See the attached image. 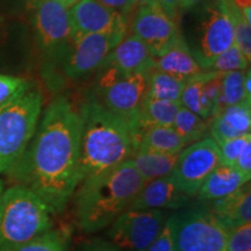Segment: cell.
Segmentation results:
<instances>
[{
	"label": "cell",
	"instance_id": "cell-1",
	"mask_svg": "<svg viewBox=\"0 0 251 251\" xmlns=\"http://www.w3.org/2000/svg\"><path fill=\"white\" fill-rule=\"evenodd\" d=\"M79 108L65 97L47 106L24 155L8 172L13 184L29 188L54 215L67 208L77 187Z\"/></svg>",
	"mask_w": 251,
	"mask_h": 251
},
{
	"label": "cell",
	"instance_id": "cell-2",
	"mask_svg": "<svg viewBox=\"0 0 251 251\" xmlns=\"http://www.w3.org/2000/svg\"><path fill=\"white\" fill-rule=\"evenodd\" d=\"M81 128L77 186L81 181L112 170L133 157L136 126L90 98L79 108Z\"/></svg>",
	"mask_w": 251,
	"mask_h": 251
},
{
	"label": "cell",
	"instance_id": "cell-3",
	"mask_svg": "<svg viewBox=\"0 0 251 251\" xmlns=\"http://www.w3.org/2000/svg\"><path fill=\"white\" fill-rule=\"evenodd\" d=\"M144 184L131 159L81 181L74 193L77 226L85 234L109 227L127 211Z\"/></svg>",
	"mask_w": 251,
	"mask_h": 251
},
{
	"label": "cell",
	"instance_id": "cell-4",
	"mask_svg": "<svg viewBox=\"0 0 251 251\" xmlns=\"http://www.w3.org/2000/svg\"><path fill=\"white\" fill-rule=\"evenodd\" d=\"M52 213L29 188L13 184L0 196V251L21 246L52 229Z\"/></svg>",
	"mask_w": 251,
	"mask_h": 251
},
{
	"label": "cell",
	"instance_id": "cell-5",
	"mask_svg": "<svg viewBox=\"0 0 251 251\" xmlns=\"http://www.w3.org/2000/svg\"><path fill=\"white\" fill-rule=\"evenodd\" d=\"M43 97L29 87L0 105V174H8L33 139L42 113Z\"/></svg>",
	"mask_w": 251,
	"mask_h": 251
},
{
	"label": "cell",
	"instance_id": "cell-6",
	"mask_svg": "<svg viewBox=\"0 0 251 251\" xmlns=\"http://www.w3.org/2000/svg\"><path fill=\"white\" fill-rule=\"evenodd\" d=\"M100 76L96 98L106 108L127 119L136 126L137 112L146 98L148 87V74L151 70L136 71L124 75L114 68ZM137 128V126H136Z\"/></svg>",
	"mask_w": 251,
	"mask_h": 251
},
{
	"label": "cell",
	"instance_id": "cell-7",
	"mask_svg": "<svg viewBox=\"0 0 251 251\" xmlns=\"http://www.w3.org/2000/svg\"><path fill=\"white\" fill-rule=\"evenodd\" d=\"M228 234L206 207L175 214L176 251H225Z\"/></svg>",
	"mask_w": 251,
	"mask_h": 251
},
{
	"label": "cell",
	"instance_id": "cell-8",
	"mask_svg": "<svg viewBox=\"0 0 251 251\" xmlns=\"http://www.w3.org/2000/svg\"><path fill=\"white\" fill-rule=\"evenodd\" d=\"M163 209H133L118 216L109 226L107 237L122 251H146L168 220Z\"/></svg>",
	"mask_w": 251,
	"mask_h": 251
},
{
	"label": "cell",
	"instance_id": "cell-9",
	"mask_svg": "<svg viewBox=\"0 0 251 251\" xmlns=\"http://www.w3.org/2000/svg\"><path fill=\"white\" fill-rule=\"evenodd\" d=\"M127 27L105 33L72 36L63 62L67 76L76 79L101 67L109 52L127 35Z\"/></svg>",
	"mask_w": 251,
	"mask_h": 251
},
{
	"label": "cell",
	"instance_id": "cell-10",
	"mask_svg": "<svg viewBox=\"0 0 251 251\" xmlns=\"http://www.w3.org/2000/svg\"><path fill=\"white\" fill-rule=\"evenodd\" d=\"M234 43V28L226 0H214L203 8L193 55L203 70Z\"/></svg>",
	"mask_w": 251,
	"mask_h": 251
},
{
	"label": "cell",
	"instance_id": "cell-11",
	"mask_svg": "<svg viewBox=\"0 0 251 251\" xmlns=\"http://www.w3.org/2000/svg\"><path fill=\"white\" fill-rule=\"evenodd\" d=\"M219 164L218 144L211 136H207L181 150L170 176L178 188L192 198Z\"/></svg>",
	"mask_w": 251,
	"mask_h": 251
},
{
	"label": "cell",
	"instance_id": "cell-12",
	"mask_svg": "<svg viewBox=\"0 0 251 251\" xmlns=\"http://www.w3.org/2000/svg\"><path fill=\"white\" fill-rule=\"evenodd\" d=\"M34 28L41 50L47 55H65L72 39L69 8L57 0H43L34 9Z\"/></svg>",
	"mask_w": 251,
	"mask_h": 251
},
{
	"label": "cell",
	"instance_id": "cell-13",
	"mask_svg": "<svg viewBox=\"0 0 251 251\" xmlns=\"http://www.w3.org/2000/svg\"><path fill=\"white\" fill-rule=\"evenodd\" d=\"M130 29L131 34L148 47L153 58L158 57L181 35L178 21L169 17L156 1L137 8Z\"/></svg>",
	"mask_w": 251,
	"mask_h": 251
},
{
	"label": "cell",
	"instance_id": "cell-14",
	"mask_svg": "<svg viewBox=\"0 0 251 251\" xmlns=\"http://www.w3.org/2000/svg\"><path fill=\"white\" fill-rule=\"evenodd\" d=\"M72 36L105 33L127 27L126 15L105 6L98 0H79L69 8Z\"/></svg>",
	"mask_w": 251,
	"mask_h": 251
},
{
	"label": "cell",
	"instance_id": "cell-15",
	"mask_svg": "<svg viewBox=\"0 0 251 251\" xmlns=\"http://www.w3.org/2000/svg\"><path fill=\"white\" fill-rule=\"evenodd\" d=\"M191 197L176 185L170 175L143 185L127 211L133 209H179L190 202Z\"/></svg>",
	"mask_w": 251,
	"mask_h": 251
},
{
	"label": "cell",
	"instance_id": "cell-16",
	"mask_svg": "<svg viewBox=\"0 0 251 251\" xmlns=\"http://www.w3.org/2000/svg\"><path fill=\"white\" fill-rule=\"evenodd\" d=\"M101 67L114 68L121 74L130 75L136 71L150 70L155 67V63L143 41L134 34H129L109 52Z\"/></svg>",
	"mask_w": 251,
	"mask_h": 251
},
{
	"label": "cell",
	"instance_id": "cell-17",
	"mask_svg": "<svg viewBox=\"0 0 251 251\" xmlns=\"http://www.w3.org/2000/svg\"><path fill=\"white\" fill-rule=\"evenodd\" d=\"M251 102L242 101L222 108L209 121V135L216 144L250 134Z\"/></svg>",
	"mask_w": 251,
	"mask_h": 251
},
{
	"label": "cell",
	"instance_id": "cell-18",
	"mask_svg": "<svg viewBox=\"0 0 251 251\" xmlns=\"http://www.w3.org/2000/svg\"><path fill=\"white\" fill-rule=\"evenodd\" d=\"M153 63L158 70L184 81L205 71L181 35L158 57L153 58Z\"/></svg>",
	"mask_w": 251,
	"mask_h": 251
},
{
	"label": "cell",
	"instance_id": "cell-19",
	"mask_svg": "<svg viewBox=\"0 0 251 251\" xmlns=\"http://www.w3.org/2000/svg\"><path fill=\"white\" fill-rule=\"evenodd\" d=\"M209 211L228 231L250 224L251 193L249 184L243 185L227 197L214 200Z\"/></svg>",
	"mask_w": 251,
	"mask_h": 251
},
{
	"label": "cell",
	"instance_id": "cell-20",
	"mask_svg": "<svg viewBox=\"0 0 251 251\" xmlns=\"http://www.w3.org/2000/svg\"><path fill=\"white\" fill-rule=\"evenodd\" d=\"M250 181L234 166L219 164L206 178L197 196L200 201H214L234 193Z\"/></svg>",
	"mask_w": 251,
	"mask_h": 251
},
{
	"label": "cell",
	"instance_id": "cell-21",
	"mask_svg": "<svg viewBox=\"0 0 251 251\" xmlns=\"http://www.w3.org/2000/svg\"><path fill=\"white\" fill-rule=\"evenodd\" d=\"M180 106V102L166 101V100L146 97L137 112V135L142 130L151 127H166V126L174 125L175 118Z\"/></svg>",
	"mask_w": 251,
	"mask_h": 251
},
{
	"label": "cell",
	"instance_id": "cell-22",
	"mask_svg": "<svg viewBox=\"0 0 251 251\" xmlns=\"http://www.w3.org/2000/svg\"><path fill=\"white\" fill-rule=\"evenodd\" d=\"M187 144L172 126L151 127L137 135L136 150L144 149L163 153H179Z\"/></svg>",
	"mask_w": 251,
	"mask_h": 251
},
{
	"label": "cell",
	"instance_id": "cell-23",
	"mask_svg": "<svg viewBox=\"0 0 251 251\" xmlns=\"http://www.w3.org/2000/svg\"><path fill=\"white\" fill-rule=\"evenodd\" d=\"M179 153H163L150 151V150H135L131 162L139 172L142 179L148 183L157 178L171 175Z\"/></svg>",
	"mask_w": 251,
	"mask_h": 251
},
{
	"label": "cell",
	"instance_id": "cell-24",
	"mask_svg": "<svg viewBox=\"0 0 251 251\" xmlns=\"http://www.w3.org/2000/svg\"><path fill=\"white\" fill-rule=\"evenodd\" d=\"M185 81L165 74L153 67L148 74V87L146 97L166 101L180 102Z\"/></svg>",
	"mask_w": 251,
	"mask_h": 251
},
{
	"label": "cell",
	"instance_id": "cell-25",
	"mask_svg": "<svg viewBox=\"0 0 251 251\" xmlns=\"http://www.w3.org/2000/svg\"><path fill=\"white\" fill-rule=\"evenodd\" d=\"M172 127L187 146L209 136V120L199 117L183 106L178 109Z\"/></svg>",
	"mask_w": 251,
	"mask_h": 251
},
{
	"label": "cell",
	"instance_id": "cell-26",
	"mask_svg": "<svg viewBox=\"0 0 251 251\" xmlns=\"http://www.w3.org/2000/svg\"><path fill=\"white\" fill-rule=\"evenodd\" d=\"M207 74L208 71L205 70L200 75H197L185 81L180 97V105L188 111L196 113L199 117L208 120L205 109V101H203V85H205Z\"/></svg>",
	"mask_w": 251,
	"mask_h": 251
},
{
	"label": "cell",
	"instance_id": "cell-27",
	"mask_svg": "<svg viewBox=\"0 0 251 251\" xmlns=\"http://www.w3.org/2000/svg\"><path fill=\"white\" fill-rule=\"evenodd\" d=\"M68 235L64 231L50 229L29 242L4 251H68Z\"/></svg>",
	"mask_w": 251,
	"mask_h": 251
},
{
	"label": "cell",
	"instance_id": "cell-28",
	"mask_svg": "<svg viewBox=\"0 0 251 251\" xmlns=\"http://www.w3.org/2000/svg\"><path fill=\"white\" fill-rule=\"evenodd\" d=\"M244 71H231L222 75L221 99H220V107H221V109L227 107V106L235 105V103H240L242 101L251 102L247 99L246 92H244Z\"/></svg>",
	"mask_w": 251,
	"mask_h": 251
},
{
	"label": "cell",
	"instance_id": "cell-29",
	"mask_svg": "<svg viewBox=\"0 0 251 251\" xmlns=\"http://www.w3.org/2000/svg\"><path fill=\"white\" fill-rule=\"evenodd\" d=\"M234 28V42L248 61L251 59V25L244 20L240 8L233 0H226Z\"/></svg>",
	"mask_w": 251,
	"mask_h": 251
},
{
	"label": "cell",
	"instance_id": "cell-30",
	"mask_svg": "<svg viewBox=\"0 0 251 251\" xmlns=\"http://www.w3.org/2000/svg\"><path fill=\"white\" fill-rule=\"evenodd\" d=\"M250 62L244 57L235 42L225 51L216 56L209 65L208 71H215L220 74H227L231 71H244L249 69Z\"/></svg>",
	"mask_w": 251,
	"mask_h": 251
},
{
	"label": "cell",
	"instance_id": "cell-31",
	"mask_svg": "<svg viewBox=\"0 0 251 251\" xmlns=\"http://www.w3.org/2000/svg\"><path fill=\"white\" fill-rule=\"evenodd\" d=\"M249 141H251V135L247 134L243 135V136L226 140L224 142L218 143L220 151V164L234 166L238 155L242 151L243 147Z\"/></svg>",
	"mask_w": 251,
	"mask_h": 251
},
{
	"label": "cell",
	"instance_id": "cell-32",
	"mask_svg": "<svg viewBox=\"0 0 251 251\" xmlns=\"http://www.w3.org/2000/svg\"><path fill=\"white\" fill-rule=\"evenodd\" d=\"M29 87V81L25 78L0 75V105L23 93Z\"/></svg>",
	"mask_w": 251,
	"mask_h": 251
},
{
	"label": "cell",
	"instance_id": "cell-33",
	"mask_svg": "<svg viewBox=\"0 0 251 251\" xmlns=\"http://www.w3.org/2000/svg\"><path fill=\"white\" fill-rule=\"evenodd\" d=\"M225 251H251V225L229 230Z\"/></svg>",
	"mask_w": 251,
	"mask_h": 251
},
{
	"label": "cell",
	"instance_id": "cell-34",
	"mask_svg": "<svg viewBox=\"0 0 251 251\" xmlns=\"http://www.w3.org/2000/svg\"><path fill=\"white\" fill-rule=\"evenodd\" d=\"M146 251H176L175 246V214L169 215L165 225L155 241Z\"/></svg>",
	"mask_w": 251,
	"mask_h": 251
},
{
	"label": "cell",
	"instance_id": "cell-35",
	"mask_svg": "<svg viewBox=\"0 0 251 251\" xmlns=\"http://www.w3.org/2000/svg\"><path fill=\"white\" fill-rule=\"evenodd\" d=\"M75 251H122L111 241L101 237H90L80 241Z\"/></svg>",
	"mask_w": 251,
	"mask_h": 251
},
{
	"label": "cell",
	"instance_id": "cell-36",
	"mask_svg": "<svg viewBox=\"0 0 251 251\" xmlns=\"http://www.w3.org/2000/svg\"><path fill=\"white\" fill-rule=\"evenodd\" d=\"M234 168L240 171L247 178H251V141L247 142L243 147L242 151L238 155L236 162H235Z\"/></svg>",
	"mask_w": 251,
	"mask_h": 251
},
{
	"label": "cell",
	"instance_id": "cell-37",
	"mask_svg": "<svg viewBox=\"0 0 251 251\" xmlns=\"http://www.w3.org/2000/svg\"><path fill=\"white\" fill-rule=\"evenodd\" d=\"M155 1L169 17L178 21L180 11V0H155Z\"/></svg>",
	"mask_w": 251,
	"mask_h": 251
},
{
	"label": "cell",
	"instance_id": "cell-38",
	"mask_svg": "<svg viewBox=\"0 0 251 251\" xmlns=\"http://www.w3.org/2000/svg\"><path fill=\"white\" fill-rule=\"evenodd\" d=\"M107 7L115 9V11L120 12L122 14H128L129 12L133 11L131 7V0H98Z\"/></svg>",
	"mask_w": 251,
	"mask_h": 251
},
{
	"label": "cell",
	"instance_id": "cell-39",
	"mask_svg": "<svg viewBox=\"0 0 251 251\" xmlns=\"http://www.w3.org/2000/svg\"><path fill=\"white\" fill-rule=\"evenodd\" d=\"M243 87L244 92H246L247 99L251 101V72L250 69H247L244 71V78H243Z\"/></svg>",
	"mask_w": 251,
	"mask_h": 251
},
{
	"label": "cell",
	"instance_id": "cell-40",
	"mask_svg": "<svg viewBox=\"0 0 251 251\" xmlns=\"http://www.w3.org/2000/svg\"><path fill=\"white\" fill-rule=\"evenodd\" d=\"M203 1L205 0H180V11H190Z\"/></svg>",
	"mask_w": 251,
	"mask_h": 251
},
{
	"label": "cell",
	"instance_id": "cell-41",
	"mask_svg": "<svg viewBox=\"0 0 251 251\" xmlns=\"http://www.w3.org/2000/svg\"><path fill=\"white\" fill-rule=\"evenodd\" d=\"M155 1V0H131V7L133 9L135 8H139L141 6H144V5H148L150 2Z\"/></svg>",
	"mask_w": 251,
	"mask_h": 251
},
{
	"label": "cell",
	"instance_id": "cell-42",
	"mask_svg": "<svg viewBox=\"0 0 251 251\" xmlns=\"http://www.w3.org/2000/svg\"><path fill=\"white\" fill-rule=\"evenodd\" d=\"M233 1L240 9L251 7V0H233Z\"/></svg>",
	"mask_w": 251,
	"mask_h": 251
},
{
	"label": "cell",
	"instance_id": "cell-43",
	"mask_svg": "<svg viewBox=\"0 0 251 251\" xmlns=\"http://www.w3.org/2000/svg\"><path fill=\"white\" fill-rule=\"evenodd\" d=\"M42 1H43V0H27V5H28V7L34 11L36 6L40 5Z\"/></svg>",
	"mask_w": 251,
	"mask_h": 251
},
{
	"label": "cell",
	"instance_id": "cell-44",
	"mask_svg": "<svg viewBox=\"0 0 251 251\" xmlns=\"http://www.w3.org/2000/svg\"><path fill=\"white\" fill-rule=\"evenodd\" d=\"M57 1H59L61 4H63L64 6H67L68 8H70L72 5H75L76 2L79 1V0H57Z\"/></svg>",
	"mask_w": 251,
	"mask_h": 251
},
{
	"label": "cell",
	"instance_id": "cell-45",
	"mask_svg": "<svg viewBox=\"0 0 251 251\" xmlns=\"http://www.w3.org/2000/svg\"><path fill=\"white\" fill-rule=\"evenodd\" d=\"M2 192H4V181L0 179V196H1Z\"/></svg>",
	"mask_w": 251,
	"mask_h": 251
}]
</instances>
